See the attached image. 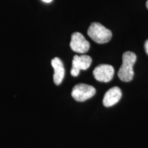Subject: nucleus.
Wrapping results in <instances>:
<instances>
[{"label":"nucleus","instance_id":"f257e3e1","mask_svg":"<svg viewBox=\"0 0 148 148\" xmlns=\"http://www.w3.org/2000/svg\"><path fill=\"white\" fill-rule=\"evenodd\" d=\"M122 60V64L118 71V77L123 82H130L134 77L133 66L136 61V56L132 51H126L123 53Z\"/></svg>","mask_w":148,"mask_h":148},{"label":"nucleus","instance_id":"f03ea898","mask_svg":"<svg viewBox=\"0 0 148 148\" xmlns=\"http://www.w3.org/2000/svg\"><path fill=\"white\" fill-rule=\"evenodd\" d=\"M87 34L92 40L99 44L106 43L112 38V32L110 29L97 22L90 24Z\"/></svg>","mask_w":148,"mask_h":148},{"label":"nucleus","instance_id":"7ed1b4c3","mask_svg":"<svg viewBox=\"0 0 148 148\" xmlns=\"http://www.w3.org/2000/svg\"><path fill=\"white\" fill-rule=\"evenodd\" d=\"M95 88L92 86L86 84L75 85L71 91V96L75 101L82 102L95 95Z\"/></svg>","mask_w":148,"mask_h":148},{"label":"nucleus","instance_id":"20e7f679","mask_svg":"<svg viewBox=\"0 0 148 148\" xmlns=\"http://www.w3.org/2000/svg\"><path fill=\"white\" fill-rule=\"evenodd\" d=\"M92 63L91 57L87 55L74 56L72 61L71 74L72 76L77 77L81 70H86Z\"/></svg>","mask_w":148,"mask_h":148},{"label":"nucleus","instance_id":"39448f33","mask_svg":"<svg viewBox=\"0 0 148 148\" xmlns=\"http://www.w3.org/2000/svg\"><path fill=\"white\" fill-rule=\"evenodd\" d=\"M70 47L75 52L79 53H86L90 48L89 42L79 32H74L71 35Z\"/></svg>","mask_w":148,"mask_h":148},{"label":"nucleus","instance_id":"423d86ee","mask_svg":"<svg viewBox=\"0 0 148 148\" xmlns=\"http://www.w3.org/2000/svg\"><path fill=\"white\" fill-rule=\"evenodd\" d=\"M114 73L113 66L110 64L98 65L92 71L93 76L96 80L101 82H110L114 76Z\"/></svg>","mask_w":148,"mask_h":148},{"label":"nucleus","instance_id":"0eeeda50","mask_svg":"<svg viewBox=\"0 0 148 148\" xmlns=\"http://www.w3.org/2000/svg\"><path fill=\"white\" fill-rule=\"evenodd\" d=\"M122 92L117 86L111 88L105 93L103 99V104L106 107H110L115 105L121 99Z\"/></svg>","mask_w":148,"mask_h":148},{"label":"nucleus","instance_id":"6e6552de","mask_svg":"<svg viewBox=\"0 0 148 148\" xmlns=\"http://www.w3.org/2000/svg\"><path fill=\"white\" fill-rule=\"evenodd\" d=\"M51 66L53 68V82L55 84L60 85L62 83L64 77L65 70L62 60L59 58H54L51 60Z\"/></svg>","mask_w":148,"mask_h":148},{"label":"nucleus","instance_id":"1a4fd4ad","mask_svg":"<svg viewBox=\"0 0 148 148\" xmlns=\"http://www.w3.org/2000/svg\"><path fill=\"white\" fill-rule=\"evenodd\" d=\"M144 47H145V50L146 51V53H147V54L148 55V39L145 41Z\"/></svg>","mask_w":148,"mask_h":148},{"label":"nucleus","instance_id":"9d476101","mask_svg":"<svg viewBox=\"0 0 148 148\" xmlns=\"http://www.w3.org/2000/svg\"><path fill=\"white\" fill-rule=\"evenodd\" d=\"M42 1L45 3H50L53 1V0H42Z\"/></svg>","mask_w":148,"mask_h":148},{"label":"nucleus","instance_id":"9b49d317","mask_svg":"<svg viewBox=\"0 0 148 148\" xmlns=\"http://www.w3.org/2000/svg\"><path fill=\"white\" fill-rule=\"evenodd\" d=\"M146 6H147V8L148 9V0L147 1V2H146Z\"/></svg>","mask_w":148,"mask_h":148}]
</instances>
